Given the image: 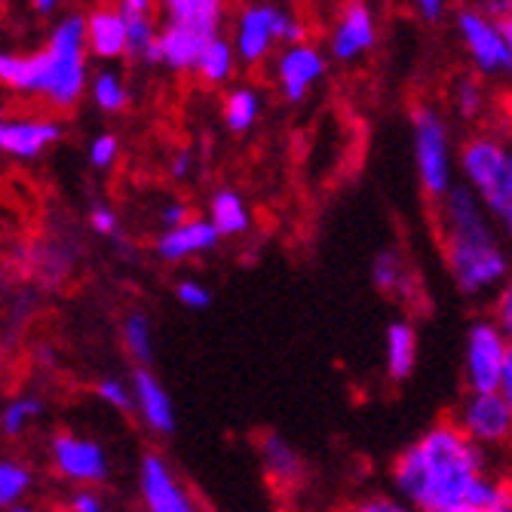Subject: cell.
<instances>
[{
    "instance_id": "cell-43",
    "label": "cell",
    "mask_w": 512,
    "mask_h": 512,
    "mask_svg": "<svg viewBox=\"0 0 512 512\" xmlns=\"http://www.w3.org/2000/svg\"><path fill=\"white\" fill-rule=\"evenodd\" d=\"M59 7V0H34V10L40 13V16H46V13H53Z\"/></svg>"
},
{
    "instance_id": "cell-48",
    "label": "cell",
    "mask_w": 512,
    "mask_h": 512,
    "mask_svg": "<svg viewBox=\"0 0 512 512\" xmlns=\"http://www.w3.org/2000/svg\"><path fill=\"white\" fill-rule=\"evenodd\" d=\"M117 4H120V0H117Z\"/></svg>"
},
{
    "instance_id": "cell-25",
    "label": "cell",
    "mask_w": 512,
    "mask_h": 512,
    "mask_svg": "<svg viewBox=\"0 0 512 512\" xmlns=\"http://www.w3.org/2000/svg\"><path fill=\"white\" fill-rule=\"evenodd\" d=\"M34 485H37V473L28 460H22V457L0 460V509L28 503Z\"/></svg>"
},
{
    "instance_id": "cell-8",
    "label": "cell",
    "mask_w": 512,
    "mask_h": 512,
    "mask_svg": "<svg viewBox=\"0 0 512 512\" xmlns=\"http://www.w3.org/2000/svg\"><path fill=\"white\" fill-rule=\"evenodd\" d=\"M135 488L145 512H206L197 494L184 485L172 463L157 451H145L138 460Z\"/></svg>"
},
{
    "instance_id": "cell-14",
    "label": "cell",
    "mask_w": 512,
    "mask_h": 512,
    "mask_svg": "<svg viewBox=\"0 0 512 512\" xmlns=\"http://www.w3.org/2000/svg\"><path fill=\"white\" fill-rule=\"evenodd\" d=\"M132 390H135V417L142 421V427L154 436H172L178 414L169 390L163 381L154 375L151 368H135L132 371Z\"/></svg>"
},
{
    "instance_id": "cell-3",
    "label": "cell",
    "mask_w": 512,
    "mask_h": 512,
    "mask_svg": "<svg viewBox=\"0 0 512 512\" xmlns=\"http://www.w3.org/2000/svg\"><path fill=\"white\" fill-rule=\"evenodd\" d=\"M86 19L68 16L50 34V43L31 56L7 53L0 59V80L22 96L68 111L86 92Z\"/></svg>"
},
{
    "instance_id": "cell-21",
    "label": "cell",
    "mask_w": 512,
    "mask_h": 512,
    "mask_svg": "<svg viewBox=\"0 0 512 512\" xmlns=\"http://www.w3.org/2000/svg\"><path fill=\"white\" fill-rule=\"evenodd\" d=\"M86 43H89V53L99 56V59H117L126 56V46H129V34H126V22L120 16V10H96L86 19Z\"/></svg>"
},
{
    "instance_id": "cell-16",
    "label": "cell",
    "mask_w": 512,
    "mask_h": 512,
    "mask_svg": "<svg viewBox=\"0 0 512 512\" xmlns=\"http://www.w3.org/2000/svg\"><path fill=\"white\" fill-rule=\"evenodd\" d=\"M218 34H206L200 28L191 25H175L169 22L160 31L157 40V53H154V65H166L169 71H197L206 46L215 40Z\"/></svg>"
},
{
    "instance_id": "cell-46",
    "label": "cell",
    "mask_w": 512,
    "mask_h": 512,
    "mask_svg": "<svg viewBox=\"0 0 512 512\" xmlns=\"http://www.w3.org/2000/svg\"><path fill=\"white\" fill-rule=\"evenodd\" d=\"M448 512H485V509H476V506H463V509H448Z\"/></svg>"
},
{
    "instance_id": "cell-15",
    "label": "cell",
    "mask_w": 512,
    "mask_h": 512,
    "mask_svg": "<svg viewBox=\"0 0 512 512\" xmlns=\"http://www.w3.org/2000/svg\"><path fill=\"white\" fill-rule=\"evenodd\" d=\"M322 74H325V59L310 43L289 46L276 62V80L289 102H304L307 92L322 80Z\"/></svg>"
},
{
    "instance_id": "cell-7",
    "label": "cell",
    "mask_w": 512,
    "mask_h": 512,
    "mask_svg": "<svg viewBox=\"0 0 512 512\" xmlns=\"http://www.w3.org/2000/svg\"><path fill=\"white\" fill-rule=\"evenodd\" d=\"M512 359V347L503 338L500 325L485 316L476 319L463 344V384L467 393H500L506 368Z\"/></svg>"
},
{
    "instance_id": "cell-18",
    "label": "cell",
    "mask_w": 512,
    "mask_h": 512,
    "mask_svg": "<svg viewBox=\"0 0 512 512\" xmlns=\"http://www.w3.org/2000/svg\"><path fill=\"white\" fill-rule=\"evenodd\" d=\"M371 46H375V19H371L362 0H350L332 34V56L341 62H353Z\"/></svg>"
},
{
    "instance_id": "cell-9",
    "label": "cell",
    "mask_w": 512,
    "mask_h": 512,
    "mask_svg": "<svg viewBox=\"0 0 512 512\" xmlns=\"http://www.w3.org/2000/svg\"><path fill=\"white\" fill-rule=\"evenodd\" d=\"M451 421L482 451L512 445V408L503 393H467Z\"/></svg>"
},
{
    "instance_id": "cell-12",
    "label": "cell",
    "mask_w": 512,
    "mask_h": 512,
    "mask_svg": "<svg viewBox=\"0 0 512 512\" xmlns=\"http://www.w3.org/2000/svg\"><path fill=\"white\" fill-rule=\"evenodd\" d=\"M62 142V123L53 117H10L0 123V151L28 163Z\"/></svg>"
},
{
    "instance_id": "cell-37",
    "label": "cell",
    "mask_w": 512,
    "mask_h": 512,
    "mask_svg": "<svg viewBox=\"0 0 512 512\" xmlns=\"http://www.w3.org/2000/svg\"><path fill=\"white\" fill-rule=\"evenodd\" d=\"M491 319L500 325L503 338H506L509 347H512V279L497 292V298H494V316H491Z\"/></svg>"
},
{
    "instance_id": "cell-41",
    "label": "cell",
    "mask_w": 512,
    "mask_h": 512,
    "mask_svg": "<svg viewBox=\"0 0 512 512\" xmlns=\"http://www.w3.org/2000/svg\"><path fill=\"white\" fill-rule=\"evenodd\" d=\"M500 393L506 396V402H509V408H512V359H509V368H506V378H503Z\"/></svg>"
},
{
    "instance_id": "cell-10",
    "label": "cell",
    "mask_w": 512,
    "mask_h": 512,
    "mask_svg": "<svg viewBox=\"0 0 512 512\" xmlns=\"http://www.w3.org/2000/svg\"><path fill=\"white\" fill-rule=\"evenodd\" d=\"M276 40H283L289 46L304 43V25L276 7H249L240 16L234 50L243 62H249V65L261 62Z\"/></svg>"
},
{
    "instance_id": "cell-38",
    "label": "cell",
    "mask_w": 512,
    "mask_h": 512,
    "mask_svg": "<svg viewBox=\"0 0 512 512\" xmlns=\"http://www.w3.org/2000/svg\"><path fill=\"white\" fill-rule=\"evenodd\" d=\"M157 218H160V227H163V230H169V227H178V224H184V221H191V218H194V212H191V206H188V203L172 200V203L160 206Z\"/></svg>"
},
{
    "instance_id": "cell-42",
    "label": "cell",
    "mask_w": 512,
    "mask_h": 512,
    "mask_svg": "<svg viewBox=\"0 0 512 512\" xmlns=\"http://www.w3.org/2000/svg\"><path fill=\"white\" fill-rule=\"evenodd\" d=\"M503 230H506V234L512 237V194H509V203H506V212H503V218L497 221Z\"/></svg>"
},
{
    "instance_id": "cell-30",
    "label": "cell",
    "mask_w": 512,
    "mask_h": 512,
    "mask_svg": "<svg viewBox=\"0 0 512 512\" xmlns=\"http://www.w3.org/2000/svg\"><path fill=\"white\" fill-rule=\"evenodd\" d=\"M92 390H96V396L108 408H114L120 414H135V390H132V381L129 378L108 375V378L96 381V387H92Z\"/></svg>"
},
{
    "instance_id": "cell-20",
    "label": "cell",
    "mask_w": 512,
    "mask_h": 512,
    "mask_svg": "<svg viewBox=\"0 0 512 512\" xmlns=\"http://www.w3.org/2000/svg\"><path fill=\"white\" fill-rule=\"evenodd\" d=\"M371 283H375V289L381 295H387L393 301L411 304V298L417 295L414 270L396 249H381L375 255V261H371Z\"/></svg>"
},
{
    "instance_id": "cell-45",
    "label": "cell",
    "mask_w": 512,
    "mask_h": 512,
    "mask_svg": "<svg viewBox=\"0 0 512 512\" xmlns=\"http://www.w3.org/2000/svg\"><path fill=\"white\" fill-rule=\"evenodd\" d=\"M4 512H40V509L31 506V503H19V506H10V509H4Z\"/></svg>"
},
{
    "instance_id": "cell-44",
    "label": "cell",
    "mask_w": 512,
    "mask_h": 512,
    "mask_svg": "<svg viewBox=\"0 0 512 512\" xmlns=\"http://www.w3.org/2000/svg\"><path fill=\"white\" fill-rule=\"evenodd\" d=\"M500 28H503V37H506V43H509V53H512V16H509L506 22H500Z\"/></svg>"
},
{
    "instance_id": "cell-36",
    "label": "cell",
    "mask_w": 512,
    "mask_h": 512,
    "mask_svg": "<svg viewBox=\"0 0 512 512\" xmlns=\"http://www.w3.org/2000/svg\"><path fill=\"white\" fill-rule=\"evenodd\" d=\"M62 506H68L71 512H108L99 488H71Z\"/></svg>"
},
{
    "instance_id": "cell-17",
    "label": "cell",
    "mask_w": 512,
    "mask_h": 512,
    "mask_svg": "<svg viewBox=\"0 0 512 512\" xmlns=\"http://www.w3.org/2000/svg\"><path fill=\"white\" fill-rule=\"evenodd\" d=\"M258 457L264 476L270 479V485H276L279 491H292L304 482L307 476V463L298 454V448L283 439L279 433H264L258 436Z\"/></svg>"
},
{
    "instance_id": "cell-23",
    "label": "cell",
    "mask_w": 512,
    "mask_h": 512,
    "mask_svg": "<svg viewBox=\"0 0 512 512\" xmlns=\"http://www.w3.org/2000/svg\"><path fill=\"white\" fill-rule=\"evenodd\" d=\"M46 399L37 393H16L7 399L4 411H0V433L7 439H22L34 424L43 421Z\"/></svg>"
},
{
    "instance_id": "cell-31",
    "label": "cell",
    "mask_w": 512,
    "mask_h": 512,
    "mask_svg": "<svg viewBox=\"0 0 512 512\" xmlns=\"http://www.w3.org/2000/svg\"><path fill=\"white\" fill-rule=\"evenodd\" d=\"M175 301L184 310H209L212 304V289L197 276H181L175 283Z\"/></svg>"
},
{
    "instance_id": "cell-47",
    "label": "cell",
    "mask_w": 512,
    "mask_h": 512,
    "mask_svg": "<svg viewBox=\"0 0 512 512\" xmlns=\"http://www.w3.org/2000/svg\"><path fill=\"white\" fill-rule=\"evenodd\" d=\"M50 512H71L68 506H59V509H50Z\"/></svg>"
},
{
    "instance_id": "cell-33",
    "label": "cell",
    "mask_w": 512,
    "mask_h": 512,
    "mask_svg": "<svg viewBox=\"0 0 512 512\" xmlns=\"http://www.w3.org/2000/svg\"><path fill=\"white\" fill-rule=\"evenodd\" d=\"M454 105L460 111V117L476 120L485 108V96H482V86L473 77H463L454 89Z\"/></svg>"
},
{
    "instance_id": "cell-27",
    "label": "cell",
    "mask_w": 512,
    "mask_h": 512,
    "mask_svg": "<svg viewBox=\"0 0 512 512\" xmlns=\"http://www.w3.org/2000/svg\"><path fill=\"white\" fill-rule=\"evenodd\" d=\"M258 114H261V99H258L255 89L237 86V89L227 92V99H224V123H227L230 132H249L258 123Z\"/></svg>"
},
{
    "instance_id": "cell-26",
    "label": "cell",
    "mask_w": 512,
    "mask_h": 512,
    "mask_svg": "<svg viewBox=\"0 0 512 512\" xmlns=\"http://www.w3.org/2000/svg\"><path fill=\"white\" fill-rule=\"evenodd\" d=\"M163 7L169 13V22L191 25L206 34H215L218 22H221L224 0H163Z\"/></svg>"
},
{
    "instance_id": "cell-1",
    "label": "cell",
    "mask_w": 512,
    "mask_h": 512,
    "mask_svg": "<svg viewBox=\"0 0 512 512\" xmlns=\"http://www.w3.org/2000/svg\"><path fill=\"white\" fill-rule=\"evenodd\" d=\"M488 476V451L467 439L451 417L436 421L405 445L390 467L393 494L417 512L470 506Z\"/></svg>"
},
{
    "instance_id": "cell-40",
    "label": "cell",
    "mask_w": 512,
    "mask_h": 512,
    "mask_svg": "<svg viewBox=\"0 0 512 512\" xmlns=\"http://www.w3.org/2000/svg\"><path fill=\"white\" fill-rule=\"evenodd\" d=\"M417 10H421L427 19H439L442 16V0H417Z\"/></svg>"
},
{
    "instance_id": "cell-2",
    "label": "cell",
    "mask_w": 512,
    "mask_h": 512,
    "mask_svg": "<svg viewBox=\"0 0 512 512\" xmlns=\"http://www.w3.org/2000/svg\"><path fill=\"white\" fill-rule=\"evenodd\" d=\"M436 206L439 246L454 289L463 298L497 295L512 276L491 212L467 184H454L451 194Z\"/></svg>"
},
{
    "instance_id": "cell-11",
    "label": "cell",
    "mask_w": 512,
    "mask_h": 512,
    "mask_svg": "<svg viewBox=\"0 0 512 512\" xmlns=\"http://www.w3.org/2000/svg\"><path fill=\"white\" fill-rule=\"evenodd\" d=\"M457 28H460V37H463V43H467V50H470V56L482 74L512 71L509 43L503 37V28L494 19H488L485 13L463 10L457 16Z\"/></svg>"
},
{
    "instance_id": "cell-24",
    "label": "cell",
    "mask_w": 512,
    "mask_h": 512,
    "mask_svg": "<svg viewBox=\"0 0 512 512\" xmlns=\"http://www.w3.org/2000/svg\"><path fill=\"white\" fill-rule=\"evenodd\" d=\"M120 341L126 356L138 368H151L154 362V325L145 310H129L120 322Z\"/></svg>"
},
{
    "instance_id": "cell-6",
    "label": "cell",
    "mask_w": 512,
    "mask_h": 512,
    "mask_svg": "<svg viewBox=\"0 0 512 512\" xmlns=\"http://www.w3.org/2000/svg\"><path fill=\"white\" fill-rule=\"evenodd\" d=\"M50 470L71 488H102L111 479L108 448L86 433L59 430L46 442Z\"/></svg>"
},
{
    "instance_id": "cell-13",
    "label": "cell",
    "mask_w": 512,
    "mask_h": 512,
    "mask_svg": "<svg viewBox=\"0 0 512 512\" xmlns=\"http://www.w3.org/2000/svg\"><path fill=\"white\" fill-rule=\"evenodd\" d=\"M221 240L224 237L218 234L209 218L194 215L191 221H184L178 227L160 230L154 240V255L163 264H184V261H194V258L215 252L221 246Z\"/></svg>"
},
{
    "instance_id": "cell-22",
    "label": "cell",
    "mask_w": 512,
    "mask_h": 512,
    "mask_svg": "<svg viewBox=\"0 0 512 512\" xmlns=\"http://www.w3.org/2000/svg\"><path fill=\"white\" fill-rule=\"evenodd\" d=\"M215 230L224 237V240H234V237H246L252 230V212H249V203L243 200V194L230 191V188H221L212 194L209 200V215H206Z\"/></svg>"
},
{
    "instance_id": "cell-5",
    "label": "cell",
    "mask_w": 512,
    "mask_h": 512,
    "mask_svg": "<svg viewBox=\"0 0 512 512\" xmlns=\"http://www.w3.org/2000/svg\"><path fill=\"white\" fill-rule=\"evenodd\" d=\"M411 142L417 181L430 200L442 203L454 188V163H451V135L442 114L430 105H417L411 111Z\"/></svg>"
},
{
    "instance_id": "cell-4",
    "label": "cell",
    "mask_w": 512,
    "mask_h": 512,
    "mask_svg": "<svg viewBox=\"0 0 512 512\" xmlns=\"http://www.w3.org/2000/svg\"><path fill=\"white\" fill-rule=\"evenodd\" d=\"M460 172L463 184L500 221L512 194V151L494 135H476L460 151Z\"/></svg>"
},
{
    "instance_id": "cell-32",
    "label": "cell",
    "mask_w": 512,
    "mask_h": 512,
    "mask_svg": "<svg viewBox=\"0 0 512 512\" xmlns=\"http://www.w3.org/2000/svg\"><path fill=\"white\" fill-rule=\"evenodd\" d=\"M338 512H417V509H411V506H408L402 497H396V494H365V497H359V500L341 506Z\"/></svg>"
},
{
    "instance_id": "cell-28",
    "label": "cell",
    "mask_w": 512,
    "mask_h": 512,
    "mask_svg": "<svg viewBox=\"0 0 512 512\" xmlns=\"http://www.w3.org/2000/svg\"><path fill=\"white\" fill-rule=\"evenodd\" d=\"M89 96H92V102H96V108L105 111V114H117L129 102V92H126L123 80L117 74H111V71H99L96 77H92Z\"/></svg>"
},
{
    "instance_id": "cell-29",
    "label": "cell",
    "mask_w": 512,
    "mask_h": 512,
    "mask_svg": "<svg viewBox=\"0 0 512 512\" xmlns=\"http://www.w3.org/2000/svg\"><path fill=\"white\" fill-rule=\"evenodd\" d=\"M234 46H230L227 40L215 37L209 46H206V53L197 65V74L206 80V83H224L230 74H234Z\"/></svg>"
},
{
    "instance_id": "cell-35",
    "label": "cell",
    "mask_w": 512,
    "mask_h": 512,
    "mask_svg": "<svg viewBox=\"0 0 512 512\" xmlns=\"http://www.w3.org/2000/svg\"><path fill=\"white\" fill-rule=\"evenodd\" d=\"M89 166H96V169H111L120 157V142H117V135H99V138H92V145H89Z\"/></svg>"
},
{
    "instance_id": "cell-19",
    "label": "cell",
    "mask_w": 512,
    "mask_h": 512,
    "mask_svg": "<svg viewBox=\"0 0 512 512\" xmlns=\"http://www.w3.org/2000/svg\"><path fill=\"white\" fill-rule=\"evenodd\" d=\"M417 347H421V341H417L414 322L396 319L387 325V332H384V371H387L390 381L402 384L414 375Z\"/></svg>"
},
{
    "instance_id": "cell-39",
    "label": "cell",
    "mask_w": 512,
    "mask_h": 512,
    "mask_svg": "<svg viewBox=\"0 0 512 512\" xmlns=\"http://www.w3.org/2000/svg\"><path fill=\"white\" fill-rule=\"evenodd\" d=\"M188 169H191V151H178L175 160H172V175L184 178V175H188Z\"/></svg>"
},
{
    "instance_id": "cell-34",
    "label": "cell",
    "mask_w": 512,
    "mask_h": 512,
    "mask_svg": "<svg viewBox=\"0 0 512 512\" xmlns=\"http://www.w3.org/2000/svg\"><path fill=\"white\" fill-rule=\"evenodd\" d=\"M89 227H92V234L102 237V240H117L120 237V218L111 206L105 203H96V206H89V215H86Z\"/></svg>"
}]
</instances>
